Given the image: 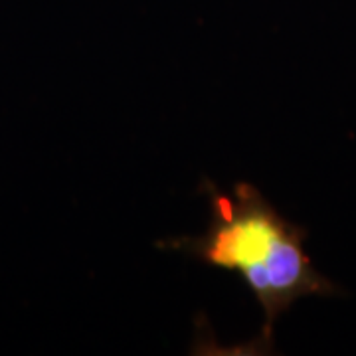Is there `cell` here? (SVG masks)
<instances>
[{
    "label": "cell",
    "mask_w": 356,
    "mask_h": 356,
    "mask_svg": "<svg viewBox=\"0 0 356 356\" xmlns=\"http://www.w3.org/2000/svg\"><path fill=\"white\" fill-rule=\"evenodd\" d=\"M200 191L210 212L206 229L161 240L156 248L236 273L245 283L264 313L259 339L252 343L259 353H269L277 321L299 299L343 295L307 254V229L283 216L252 182L224 191L204 178Z\"/></svg>",
    "instance_id": "1"
}]
</instances>
